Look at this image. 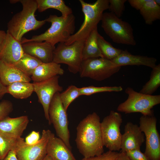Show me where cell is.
Listing matches in <instances>:
<instances>
[{"mask_svg":"<svg viewBox=\"0 0 160 160\" xmlns=\"http://www.w3.org/2000/svg\"><path fill=\"white\" fill-rule=\"evenodd\" d=\"M60 93H56L50 103L48 110V123L49 125L53 124L57 136L71 149L67 115L61 101Z\"/></svg>","mask_w":160,"mask_h":160,"instance_id":"cell-10","label":"cell"},{"mask_svg":"<svg viewBox=\"0 0 160 160\" xmlns=\"http://www.w3.org/2000/svg\"><path fill=\"white\" fill-rule=\"evenodd\" d=\"M7 93L17 99H25L30 97L34 92L33 83L18 81L7 86Z\"/></svg>","mask_w":160,"mask_h":160,"instance_id":"cell-23","label":"cell"},{"mask_svg":"<svg viewBox=\"0 0 160 160\" xmlns=\"http://www.w3.org/2000/svg\"><path fill=\"white\" fill-rule=\"evenodd\" d=\"M117 66L143 65L152 68L156 65L157 60L153 57L132 55L127 49L122 51L116 57L111 60Z\"/></svg>","mask_w":160,"mask_h":160,"instance_id":"cell-19","label":"cell"},{"mask_svg":"<svg viewBox=\"0 0 160 160\" xmlns=\"http://www.w3.org/2000/svg\"><path fill=\"white\" fill-rule=\"evenodd\" d=\"M100 123V117L94 112L81 121L77 127L75 141L84 157H94L104 153Z\"/></svg>","mask_w":160,"mask_h":160,"instance_id":"cell-1","label":"cell"},{"mask_svg":"<svg viewBox=\"0 0 160 160\" xmlns=\"http://www.w3.org/2000/svg\"><path fill=\"white\" fill-rule=\"evenodd\" d=\"M148 0H129L130 5L137 10H140Z\"/></svg>","mask_w":160,"mask_h":160,"instance_id":"cell-37","label":"cell"},{"mask_svg":"<svg viewBox=\"0 0 160 160\" xmlns=\"http://www.w3.org/2000/svg\"><path fill=\"white\" fill-rule=\"evenodd\" d=\"M64 73V70L60 64L53 62L42 63L35 70L31 76L33 82L44 81L56 76L62 75Z\"/></svg>","mask_w":160,"mask_h":160,"instance_id":"cell-20","label":"cell"},{"mask_svg":"<svg viewBox=\"0 0 160 160\" xmlns=\"http://www.w3.org/2000/svg\"><path fill=\"white\" fill-rule=\"evenodd\" d=\"M22 5L21 11L15 14L7 23L8 31L18 41H21L23 35L29 31L37 30L46 22L39 20L35 17L38 9L36 0H20Z\"/></svg>","mask_w":160,"mask_h":160,"instance_id":"cell-2","label":"cell"},{"mask_svg":"<svg viewBox=\"0 0 160 160\" xmlns=\"http://www.w3.org/2000/svg\"><path fill=\"white\" fill-rule=\"evenodd\" d=\"M42 63L37 58L24 53L14 66L31 77L36 68Z\"/></svg>","mask_w":160,"mask_h":160,"instance_id":"cell-26","label":"cell"},{"mask_svg":"<svg viewBox=\"0 0 160 160\" xmlns=\"http://www.w3.org/2000/svg\"><path fill=\"white\" fill-rule=\"evenodd\" d=\"M80 96L79 88L74 85L69 86L65 91L60 93V99L65 110L67 111L72 102Z\"/></svg>","mask_w":160,"mask_h":160,"instance_id":"cell-30","label":"cell"},{"mask_svg":"<svg viewBox=\"0 0 160 160\" xmlns=\"http://www.w3.org/2000/svg\"><path fill=\"white\" fill-rule=\"evenodd\" d=\"M43 160H52L51 158L47 155L45 157Z\"/></svg>","mask_w":160,"mask_h":160,"instance_id":"cell-42","label":"cell"},{"mask_svg":"<svg viewBox=\"0 0 160 160\" xmlns=\"http://www.w3.org/2000/svg\"><path fill=\"white\" fill-rule=\"evenodd\" d=\"M127 0H109L108 9L116 16L120 18L125 8L124 4Z\"/></svg>","mask_w":160,"mask_h":160,"instance_id":"cell-32","label":"cell"},{"mask_svg":"<svg viewBox=\"0 0 160 160\" xmlns=\"http://www.w3.org/2000/svg\"><path fill=\"white\" fill-rule=\"evenodd\" d=\"M81 95H90L99 92H120L123 88L121 86L97 87L93 86L79 88Z\"/></svg>","mask_w":160,"mask_h":160,"instance_id":"cell-31","label":"cell"},{"mask_svg":"<svg viewBox=\"0 0 160 160\" xmlns=\"http://www.w3.org/2000/svg\"><path fill=\"white\" fill-rule=\"evenodd\" d=\"M85 41H77L70 45L59 43L54 51L52 62L67 65L72 73L79 72L83 61L82 50Z\"/></svg>","mask_w":160,"mask_h":160,"instance_id":"cell-7","label":"cell"},{"mask_svg":"<svg viewBox=\"0 0 160 160\" xmlns=\"http://www.w3.org/2000/svg\"><path fill=\"white\" fill-rule=\"evenodd\" d=\"M157 121L154 115H142L140 118L139 127L145 137L144 153L151 160H160V137Z\"/></svg>","mask_w":160,"mask_h":160,"instance_id":"cell-11","label":"cell"},{"mask_svg":"<svg viewBox=\"0 0 160 160\" xmlns=\"http://www.w3.org/2000/svg\"><path fill=\"white\" fill-rule=\"evenodd\" d=\"M152 69L149 80L143 86L139 92L149 95H152L160 86V64Z\"/></svg>","mask_w":160,"mask_h":160,"instance_id":"cell-27","label":"cell"},{"mask_svg":"<svg viewBox=\"0 0 160 160\" xmlns=\"http://www.w3.org/2000/svg\"><path fill=\"white\" fill-rule=\"evenodd\" d=\"M24 53L34 57L42 63L52 62L55 46L46 41H32L22 44Z\"/></svg>","mask_w":160,"mask_h":160,"instance_id":"cell-17","label":"cell"},{"mask_svg":"<svg viewBox=\"0 0 160 160\" xmlns=\"http://www.w3.org/2000/svg\"><path fill=\"white\" fill-rule=\"evenodd\" d=\"M119 153L108 151L102 154L94 157H84L81 160H116Z\"/></svg>","mask_w":160,"mask_h":160,"instance_id":"cell-34","label":"cell"},{"mask_svg":"<svg viewBox=\"0 0 160 160\" xmlns=\"http://www.w3.org/2000/svg\"><path fill=\"white\" fill-rule=\"evenodd\" d=\"M155 3L158 5L160 6V0H154Z\"/></svg>","mask_w":160,"mask_h":160,"instance_id":"cell-43","label":"cell"},{"mask_svg":"<svg viewBox=\"0 0 160 160\" xmlns=\"http://www.w3.org/2000/svg\"><path fill=\"white\" fill-rule=\"evenodd\" d=\"M122 122L121 114L113 110L100 123L103 145L113 151L121 150L122 135L120 127Z\"/></svg>","mask_w":160,"mask_h":160,"instance_id":"cell-9","label":"cell"},{"mask_svg":"<svg viewBox=\"0 0 160 160\" xmlns=\"http://www.w3.org/2000/svg\"><path fill=\"white\" fill-rule=\"evenodd\" d=\"M131 160H151L140 150H135L125 153Z\"/></svg>","mask_w":160,"mask_h":160,"instance_id":"cell-35","label":"cell"},{"mask_svg":"<svg viewBox=\"0 0 160 160\" xmlns=\"http://www.w3.org/2000/svg\"><path fill=\"white\" fill-rule=\"evenodd\" d=\"M128 95L127 99L121 103L117 108V110L125 114L140 113L143 115H154L152 110L155 105L160 103V95H149L135 91L128 87L125 90Z\"/></svg>","mask_w":160,"mask_h":160,"instance_id":"cell-6","label":"cell"},{"mask_svg":"<svg viewBox=\"0 0 160 160\" xmlns=\"http://www.w3.org/2000/svg\"><path fill=\"white\" fill-rule=\"evenodd\" d=\"M121 68L111 60L103 57L94 58L83 60L79 73L81 78L100 81L110 77Z\"/></svg>","mask_w":160,"mask_h":160,"instance_id":"cell-8","label":"cell"},{"mask_svg":"<svg viewBox=\"0 0 160 160\" xmlns=\"http://www.w3.org/2000/svg\"><path fill=\"white\" fill-rule=\"evenodd\" d=\"M7 93V86L4 85L0 79V100L2 99L5 94Z\"/></svg>","mask_w":160,"mask_h":160,"instance_id":"cell-39","label":"cell"},{"mask_svg":"<svg viewBox=\"0 0 160 160\" xmlns=\"http://www.w3.org/2000/svg\"><path fill=\"white\" fill-rule=\"evenodd\" d=\"M29 122L27 115L15 118L7 116L0 121V135L8 138H20Z\"/></svg>","mask_w":160,"mask_h":160,"instance_id":"cell-16","label":"cell"},{"mask_svg":"<svg viewBox=\"0 0 160 160\" xmlns=\"http://www.w3.org/2000/svg\"><path fill=\"white\" fill-rule=\"evenodd\" d=\"M101 26L113 41L118 44L135 46L133 29L127 22L123 20L111 12L103 13Z\"/></svg>","mask_w":160,"mask_h":160,"instance_id":"cell-5","label":"cell"},{"mask_svg":"<svg viewBox=\"0 0 160 160\" xmlns=\"http://www.w3.org/2000/svg\"><path fill=\"white\" fill-rule=\"evenodd\" d=\"M9 1L10 3L13 4L16 3L18 1L20 2V0H10Z\"/></svg>","mask_w":160,"mask_h":160,"instance_id":"cell-44","label":"cell"},{"mask_svg":"<svg viewBox=\"0 0 160 160\" xmlns=\"http://www.w3.org/2000/svg\"><path fill=\"white\" fill-rule=\"evenodd\" d=\"M75 17L73 14L66 17L50 15L45 19L51 23L44 33L33 36L30 39H22V44L32 41H46L53 46L57 43H65L73 34L75 29Z\"/></svg>","mask_w":160,"mask_h":160,"instance_id":"cell-3","label":"cell"},{"mask_svg":"<svg viewBox=\"0 0 160 160\" xmlns=\"http://www.w3.org/2000/svg\"><path fill=\"white\" fill-rule=\"evenodd\" d=\"M13 109V105L11 101L4 100L0 102V121L8 116Z\"/></svg>","mask_w":160,"mask_h":160,"instance_id":"cell-33","label":"cell"},{"mask_svg":"<svg viewBox=\"0 0 160 160\" xmlns=\"http://www.w3.org/2000/svg\"><path fill=\"white\" fill-rule=\"evenodd\" d=\"M7 34V32L2 30H0V47L5 39Z\"/></svg>","mask_w":160,"mask_h":160,"instance_id":"cell-41","label":"cell"},{"mask_svg":"<svg viewBox=\"0 0 160 160\" xmlns=\"http://www.w3.org/2000/svg\"><path fill=\"white\" fill-rule=\"evenodd\" d=\"M52 132L44 129L40 140L32 145L26 144L23 140L15 149L18 160H43L47 155L48 142Z\"/></svg>","mask_w":160,"mask_h":160,"instance_id":"cell-12","label":"cell"},{"mask_svg":"<svg viewBox=\"0 0 160 160\" xmlns=\"http://www.w3.org/2000/svg\"><path fill=\"white\" fill-rule=\"evenodd\" d=\"M116 160H131L125 153L121 152L119 153L118 156Z\"/></svg>","mask_w":160,"mask_h":160,"instance_id":"cell-40","label":"cell"},{"mask_svg":"<svg viewBox=\"0 0 160 160\" xmlns=\"http://www.w3.org/2000/svg\"><path fill=\"white\" fill-rule=\"evenodd\" d=\"M145 140V136L139 126L129 122L124 127V133L122 135L121 150L126 153L129 151L140 150Z\"/></svg>","mask_w":160,"mask_h":160,"instance_id":"cell-15","label":"cell"},{"mask_svg":"<svg viewBox=\"0 0 160 160\" xmlns=\"http://www.w3.org/2000/svg\"><path fill=\"white\" fill-rule=\"evenodd\" d=\"M47 155L52 160H76L71 149L52 132L47 145Z\"/></svg>","mask_w":160,"mask_h":160,"instance_id":"cell-18","label":"cell"},{"mask_svg":"<svg viewBox=\"0 0 160 160\" xmlns=\"http://www.w3.org/2000/svg\"><path fill=\"white\" fill-rule=\"evenodd\" d=\"M97 42L99 48L104 58L111 60L118 56L122 51L114 47L99 33L97 36Z\"/></svg>","mask_w":160,"mask_h":160,"instance_id":"cell-28","label":"cell"},{"mask_svg":"<svg viewBox=\"0 0 160 160\" xmlns=\"http://www.w3.org/2000/svg\"><path fill=\"white\" fill-rule=\"evenodd\" d=\"M6 37L0 47V60L14 66L22 57L24 52L21 41L7 31Z\"/></svg>","mask_w":160,"mask_h":160,"instance_id":"cell-14","label":"cell"},{"mask_svg":"<svg viewBox=\"0 0 160 160\" xmlns=\"http://www.w3.org/2000/svg\"><path fill=\"white\" fill-rule=\"evenodd\" d=\"M38 6L37 9L42 12L49 9H54L59 11L62 16L66 17L72 14V10L66 5L63 0H36Z\"/></svg>","mask_w":160,"mask_h":160,"instance_id":"cell-24","label":"cell"},{"mask_svg":"<svg viewBox=\"0 0 160 160\" xmlns=\"http://www.w3.org/2000/svg\"><path fill=\"white\" fill-rule=\"evenodd\" d=\"M0 79L6 86L18 81L30 82L31 79L14 66L8 65L0 60Z\"/></svg>","mask_w":160,"mask_h":160,"instance_id":"cell-21","label":"cell"},{"mask_svg":"<svg viewBox=\"0 0 160 160\" xmlns=\"http://www.w3.org/2000/svg\"><path fill=\"white\" fill-rule=\"evenodd\" d=\"M40 139L39 132L33 131L26 136L25 141L28 145H32L37 143Z\"/></svg>","mask_w":160,"mask_h":160,"instance_id":"cell-36","label":"cell"},{"mask_svg":"<svg viewBox=\"0 0 160 160\" xmlns=\"http://www.w3.org/2000/svg\"><path fill=\"white\" fill-rule=\"evenodd\" d=\"M59 76L39 82H33L34 92L37 95L38 101L42 105L44 116L49 121V107L55 94L63 90V87L59 84Z\"/></svg>","mask_w":160,"mask_h":160,"instance_id":"cell-13","label":"cell"},{"mask_svg":"<svg viewBox=\"0 0 160 160\" xmlns=\"http://www.w3.org/2000/svg\"><path fill=\"white\" fill-rule=\"evenodd\" d=\"M3 160H18L15 150L10 151Z\"/></svg>","mask_w":160,"mask_h":160,"instance_id":"cell-38","label":"cell"},{"mask_svg":"<svg viewBox=\"0 0 160 160\" xmlns=\"http://www.w3.org/2000/svg\"><path fill=\"white\" fill-rule=\"evenodd\" d=\"M23 140L21 137L11 139L0 135V160H3L10 151L15 150Z\"/></svg>","mask_w":160,"mask_h":160,"instance_id":"cell-29","label":"cell"},{"mask_svg":"<svg viewBox=\"0 0 160 160\" xmlns=\"http://www.w3.org/2000/svg\"><path fill=\"white\" fill-rule=\"evenodd\" d=\"M98 33L97 27L85 40L82 50L83 60L94 58H104L97 44Z\"/></svg>","mask_w":160,"mask_h":160,"instance_id":"cell-22","label":"cell"},{"mask_svg":"<svg viewBox=\"0 0 160 160\" xmlns=\"http://www.w3.org/2000/svg\"><path fill=\"white\" fill-rule=\"evenodd\" d=\"M84 15V20L79 29L65 42L70 45L79 40H85L101 21L104 11L108 9L109 0H97L89 3L79 0Z\"/></svg>","mask_w":160,"mask_h":160,"instance_id":"cell-4","label":"cell"},{"mask_svg":"<svg viewBox=\"0 0 160 160\" xmlns=\"http://www.w3.org/2000/svg\"><path fill=\"white\" fill-rule=\"evenodd\" d=\"M139 11L147 25H151L154 21L160 19V6L154 0H148Z\"/></svg>","mask_w":160,"mask_h":160,"instance_id":"cell-25","label":"cell"}]
</instances>
